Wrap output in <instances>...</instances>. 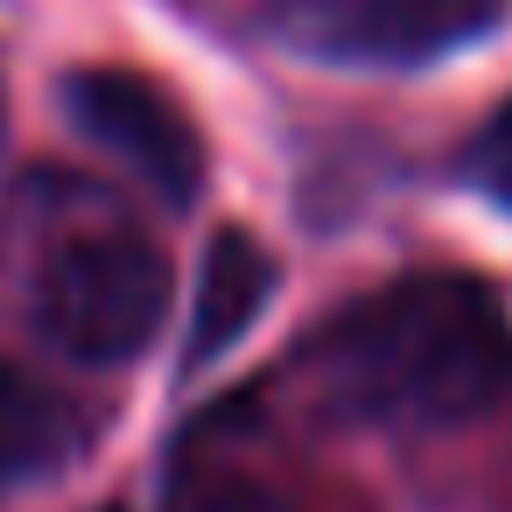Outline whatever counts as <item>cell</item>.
<instances>
[{
	"label": "cell",
	"instance_id": "3957f363",
	"mask_svg": "<svg viewBox=\"0 0 512 512\" xmlns=\"http://www.w3.org/2000/svg\"><path fill=\"white\" fill-rule=\"evenodd\" d=\"M64 113L92 148L127 162V176H141L162 204H197L204 134L190 127V113L162 85H148L134 71H78L64 85Z\"/></svg>",
	"mask_w": 512,
	"mask_h": 512
},
{
	"label": "cell",
	"instance_id": "7a4b0ae2",
	"mask_svg": "<svg viewBox=\"0 0 512 512\" xmlns=\"http://www.w3.org/2000/svg\"><path fill=\"white\" fill-rule=\"evenodd\" d=\"M162 316H169V260L127 232L71 239L43 267V288H36L43 337L85 365H120L148 351Z\"/></svg>",
	"mask_w": 512,
	"mask_h": 512
},
{
	"label": "cell",
	"instance_id": "5b68a950",
	"mask_svg": "<svg viewBox=\"0 0 512 512\" xmlns=\"http://www.w3.org/2000/svg\"><path fill=\"white\" fill-rule=\"evenodd\" d=\"M78 442H85L78 407L50 379H36V372L0 358V484L57 477L78 456Z\"/></svg>",
	"mask_w": 512,
	"mask_h": 512
},
{
	"label": "cell",
	"instance_id": "52a82bcc",
	"mask_svg": "<svg viewBox=\"0 0 512 512\" xmlns=\"http://www.w3.org/2000/svg\"><path fill=\"white\" fill-rule=\"evenodd\" d=\"M183 512H302L281 484H267V477H218V484H204Z\"/></svg>",
	"mask_w": 512,
	"mask_h": 512
},
{
	"label": "cell",
	"instance_id": "277c9868",
	"mask_svg": "<svg viewBox=\"0 0 512 512\" xmlns=\"http://www.w3.org/2000/svg\"><path fill=\"white\" fill-rule=\"evenodd\" d=\"M267 302H274V260H267V246L253 232H239V225L218 232L211 253H204V274H197V309H190V351H183V365L197 372V365L225 358L253 330V316Z\"/></svg>",
	"mask_w": 512,
	"mask_h": 512
},
{
	"label": "cell",
	"instance_id": "8992f818",
	"mask_svg": "<svg viewBox=\"0 0 512 512\" xmlns=\"http://www.w3.org/2000/svg\"><path fill=\"white\" fill-rule=\"evenodd\" d=\"M470 176H477L484 197H498V204L512 211V99H505L498 120L477 134V148H470Z\"/></svg>",
	"mask_w": 512,
	"mask_h": 512
},
{
	"label": "cell",
	"instance_id": "6da1fadb",
	"mask_svg": "<svg viewBox=\"0 0 512 512\" xmlns=\"http://www.w3.org/2000/svg\"><path fill=\"white\" fill-rule=\"evenodd\" d=\"M330 407L386 428H456L512 400V323L470 274H414L351 302L323 344Z\"/></svg>",
	"mask_w": 512,
	"mask_h": 512
}]
</instances>
